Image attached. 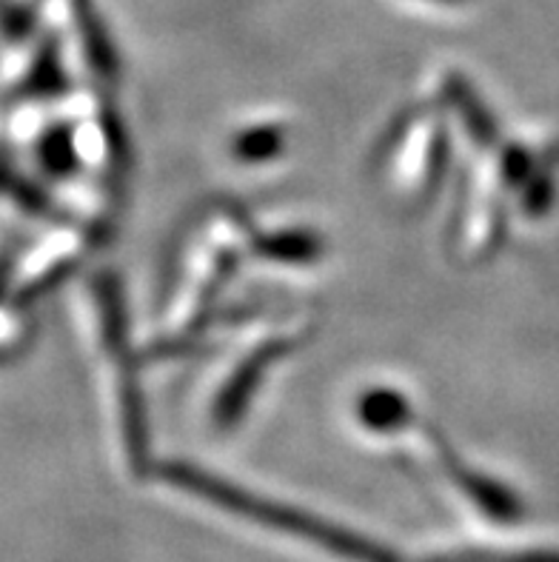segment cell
Returning a JSON list of instances; mask_svg holds the SVG:
<instances>
[{"label": "cell", "instance_id": "obj_1", "mask_svg": "<svg viewBox=\"0 0 559 562\" xmlns=\"http://www.w3.org/2000/svg\"><path fill=\"white\" fill-rule=\"evenodd\" d=\"M171 480L183 488H191L198 492L200 497L212 499L217 506L228 508V512H237L243 517H251L255 522H262V526L277 528V531H286V535L305 537V540L317 542L323 549L334 551V554L346 557V560L357 562H394V557L389 551L377 549L374 542L360 540V537L348 535L343 528H332L326 522H317L309 514L289 512L283 506H275V503H262L257 497H248L243 492H234L228 485L217 483L212 477H203L198 471L189 469H171Z\"/></svg>", "mask_w": 559, "mask_h": 562}]
</instances>
